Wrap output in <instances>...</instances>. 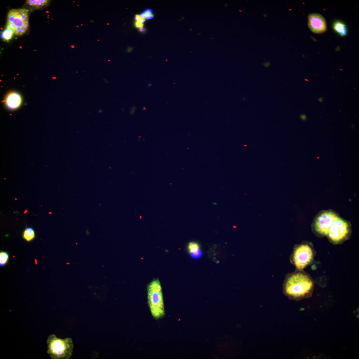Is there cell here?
Wrapping results in <instances>:
<instances>
[{
	"mask_svg": "<svg viewBox=\"0 0 359 359\" xmlns=\"http://www.w3.org/2000/svg\"><path fill=\"white\" fill-rule=\"evenodd\" d=\"M314 284L306 273L299 270L288 275L283 285L284 294L295 301L308 298L312 296Z\"/></svg>",
	"mask_w": 359,
	"mask_h": 359,
	"instance_id": "obj_1",
	"label": "cell"
},
{
	"mask_svg": "<svg viewBox=\"0 0 359 359\" xmlns=\"http://www.w3.org/2000/svg\"><path fill=\"white\" fill-rule=\"evenodd\" d=\"M46 343L47 353L52 359H69L73 355L74 345L70 338L62 339L51 334Z\"/></svg>",
	"mask_w": 359,
	"mask_h": 359,
	"instance_id": "obj_2",
	"label": "cell"
},
{
	"mask_svg": "<svg viewBox=\"0 0 359 359\" xmlns=\"http://www.w3.org/2000/svg\"><path fill=\"white\" fill-rule=\"evenodd\" d=\"M149 306L154 318H162L165 314L163 293L160 282L154 280L150 283L147 288Z\"/></svg>",
	"mask_w": 359,
	"mask_h": 359,
	"instance_id": "obj_3",
	"label": "cell"
},
{
	"mask_svg": "<svg viewBox=\"0 0 359 359\" xmlns=\"http://www.w3.org/2000/svg\"><path fill=\"white\" fill-rule=\"evenodd\" d=\"M28 12L25 9L11 10L7 16L6 28L12 29L16 35H23L29 28Z\"/></svg>",
	"mask_w": 359,
	"mask_h": 359,
	"instance_id": "obj_4",
	"label": "cell"
},
{
	"mask_svg": "<svg viewBox=\"0 0 359 359\" xmlns=\"http://www.w3.org/2000/svg\"><path fill=\"white\" fill-rule=\"evenodd\" d=\"M314 255L311 246L303 243L295 248L291 256V261L298 270H302L313 262Z\"/></svg>",
	"mask_w": 359,
	"mask_h": 359,
	"instance_id": "obj_5",
	"label": "cell"
},
{
	"mask_svg": "<svg viewBox=\"0 0 359 359\" xmlns=\"http://www.w3.org/2000/svg\"><path fill=\"white\" fill-rule=\"evenodd\" d=\"M351 233L350 223L339 217L332 223L326 236L331 243L338 245L347 240Z\"/></svg>",
	"mask_w": 359,
	"mask_h": 359,
	"instance_id": "obj_6",
	"label": "cell"
},
{
	"mask_svg": "<svg viewBox=\"0 0 359 359\" xmlns=\"http://www.w3.org/2000/svg\"><path fill=\"white\" fill-rule=\"evenodd\" d=\"M340 217L333 211H323L317 216L313 223L314 232L320 237L327 235L332 223Z\"/></svg>",
	"mask_w": 359,
	"mask_h": 359,
	"instance_id": "obj_7",
	"label": "cell"
},
{
	"mask_svg": "<svg viewBox=\"0 0 359 359\" xmlns=\"http://www.w3.org/2000/svg\"><path fill=\"white\" fill-rule=\"evenodd\" d=\"M308 26L313 33L320 34L326 30V20L321 15L317 13L310 14L308 16Z\"/></svg>",
	"mask_w": 359,
	"mask_h": 359,
	"instance_id": "obj_8",
	"label": "cell"
},
{
	"mask_svg": "<svg viewBox=\"0 0 359 359\" xmlns=\"http://www.w3.org/2000/svg\"><path fill=\"white\" fill-rule=\"evenodd\" d=\"M22 102L21 95L18 93L15 92L10 93L7 96L6 99V104L7 107L11 110H15L18 108L21 105Z\"/></svg>",
	"mask_w": 359,
	"mask_h": 359,
	"instance_id": "obj_9",
	"label": "cell"
},
{
	"mask_svg": "<svg viewBox=\"0 0 359 359\" xmlns=\"http://www.w3.org/2000/svg\"><path fill=\"white\" fill-rule=\"evenodd\" d=\"M334 31L341 36H345L348 33L347 29L345 24L340 21L334 22L333 24Z\"/></svg>",
	"mask_w": 359,
	"mask_h": 359,
	"instance_id": "obj_10",
	"label": "cell"
},
{
	"mask_svg": "<svg viewBox=\"0 0 359 359\" xmlns=\"http://www.w3.org/2000/svg\"><path fill=\"white\" fill-rule=\"evenodd\" d=\"M35 237V233L33 228H27L24 230L23 234V237L28 242L33 240Z\"/></svg>",
	"mask_w": 359,
	"mask_h": 359,
	"instance_id": "obj_11",
	"label": "cell"
},
{
	"mask_svg": "<svg viewBox=\"0 0 359 359\" xmlns=\"http://www.w3.org/2000/svg\"><path fill=\"white\" fill-rule=\"evenodd\" d=\"M49 1L47 0H28L26 3L29 6L39 8L46 5Z\"/></svg>",
	"mask_w": 359,
	"mask_h": 359,
	"instance_id": "obj_12",
	"label": "cell"
},
{
	"mask_svg": "<svg viewBox=\"0 0 359 359\" xmlns=\"http://www.w3.org/2000/svg\"><path fill=\"white\" fill-rule=\"evenodd\" d=\"M14 34V32L12 29L6 28L2 32L1 38L3 39L4 41H8L11 39Z\"/></svg>",
	"mask_w": 359,
	"mask_h": 359,
	"instance_id": "obj_13",
	"label": "cell"
},
{
	"mask_svg": "<svg viewBox=\"0 0 359 359\" xmlns=\"http://www.w3.org/2000/svg\"><path fill=\"white\" fill-rule=\"evenodd\" d=\"M9 259V255L8 253L5 252H0V266H5L8 262Z\"/></svg>",
	"mask_w": 359,
	"mask_h": 359,
	"instance_id": "obj_14",
	"label": "cell"
},
{
	"mask_svg": "<svg viewBox=\"0 0 359 359\" xmlns=\"http://www.w3.org/2000/svg\"><path fill=\"white\" fill-rule=\"evenodd\" d=\"M189 252L190 253L191 257L193 259H199L202 255V252L200 249H193Z\"/></svg>",
	"mask_w": 359,
	"mask_h": 359,
	"instance_id": "obj_15",
	"label": "cell"
},
{
	"mask_svg": "<svg viewBox=\"0 0 359 359\" xmlns=\"http://www.w3.org/2000/svg\"><path fill=\"white\" fill-rule=\"evenodd\" d=\"M152 12L153 11L151 9H147L146 11L141 13V16L145 19L147 20L152 19L153 18L154 16L152 13Z\"/></svg>",
	"mask_w": 359,
	"mask_h": 359,
	"instance_id": "obj_16",
	"label": "cell"
},
{
	"mask_svg": "<svg viewBox=\"0 0 359 359\" xmlns=\"http://www.w3.org/2000/svg\"><path fill=\"white\" fill-rule=\"evenodd\" d=\"M200 245L198 243L192 242L189 243L188 245V249L189 252L190 251L196 249H199Z\"/></svg>",
	"mask_w": 359,
	"mask_h": 359,
	"instance_id": "obj_17",
	"label": "cell"
},
{
	"mask_svg": "<svg viewBox=\"0 0 359 359\" xmlns=\"http://www.w3.org/2000/svg\"><path fill=\"white\" fill-rule=\"evenodd\" d=\"M135 26L136 28H142L144 26L143 23L138 20H136L135 23Z\"/></svg>",
	"mask_w": 359,
	"mask_h": 359,
	"instance_id": "obj_18",
	"label": "cell"
},
{
	"mask_svg": "<svg viewBox=\"0 0 359 359\" xmlns=\"http://www.w3.org/2000/svg\"><path fill=\"white\" fill-rule=\"evenodd\" d=\"M135 19L136 20H138L141 22L142 23H143L146 21V19L143 18L141 16L139 15H136L135 16Z\"/></svg>",
	"mask_w": 359,
	"mask_h": 359,
	"instance_id": "obj_19",
	"label": "cell"
},
{
	"mask_svg": "<svg viewBox=\"0 0 359 359\" xmlns=\"http://www.w3.org/2000/svg\"><path fill=\"white\" fill-rule=\"evenodd\" d=\"M300 117L301 119L302 120H304V121H305V120H306L307 119V117L305 114H302L301 115Z\"/></svg>",
	"mask_w": 359,
	"mask_h": 359,
	"instance_id": "obj_20",
	"label": "cell"
},
{
	"mask_svg": "<svg viewBox=\"0 0 359 359\" xmlns=\"http://www.w3.org/2000/svg\"><path fill=\"white\" fill-rule=\"evenodd\" d=\"M323 99H324V98H323V97H321V98H319V99H318V100L319 101V102H323Z\"/></svg>",
	"mask_w": 359,
	"mask_h": 359,
	"instance_id": "obj_21",
	"label": "cell"
},
{
	"mask_svg": "<svg viewBox=\"0 0 359 359\" xmlns=\"http://www.w3.org/2000/svg\"><path fill=\"white\" fill-rule=\"evenodd\" d=\"M152 85V84H149V85H148V86L149 87L151 86Z\"/></svg>",
	"mask_w": 359,
	"mask_h": 359,
	"instance_id": "obj_22",
	"label": "cell"
},
{
	"mask_svg": "<svg viewBox=\"0 0 359 359\" xmlns=\"http://www.w3.org/2000/svg\"><path fill=\"white\" fill-rule=\"evenodd\" d=\"M46 13H49V11H46Z\"/></svg>",
	"mask_w": 359,
	"mask_h": 359,
	"instance_id": "obj_23",
	"label": "cell"
},
{
	"mask_svg": "<svg viewBox=\"0 0 359 359\" xmlns=\"http://www.w3.org/2000/svg\"><path fill=\"white\" fill-rule=\"evenodd\" d=\"M305 80L306 81H307V82H308V80H307V79H305Z\"/></svg>",
	"mask_w": 359,
	"mask_h": 359,
	"instance_id": "obj_24",
	"label": "cell"
},
{
	"mask_svg": "<svg viewBox=\"0 0 359 359\" xmlns=\"http://www.w3.org/2000/svg\"><path fill=\"white\" fill-rule=\"evenodd\" d=\"M72 48H74V46H72Z\"/></svg>",
	"mask_w": 359,
	"mask_h": 359,
	"instance_id": "obj_25",
	"label": "cell"
},
{
	"mask_svg": "<svg viewBox=\"0 0 359 359\" xmlns=\"http://www.w3.org/2000/svg\"><path fill=\"white\" fill-rule=\"evenodd\" d=\"M354 88V89L355 90V88Z\"/></svg>",
	"mask_w": 359,
	"mask_h": 359,
	"instance_id": "obj_26",
	"label": "cell"
},
{
	"mask_svg": "<svg viewBox=\"0 0 359 359\" xmlns=\"http://www.w3.org/2000/svg\"><path fill=\"white\" fill-rule=\"evenodd\" d=\"M20 48H22V47H21V46L20 47Z\"/></svg>",
	"mask_w": 359,
	"mask_h": 359,
	"instance_id": "obj_27",
	"label": "cell"
},
{
	"mask_svg": "<svg viewBox=\"0 0 359 359\" xmlns=\"http://www.w3.org/2000/svg\"><path fill=\"white\" fill-rule=\"evenodd\" d=\"M48 18H49V17H48Z\"/></svg>",
	"mask_w": 359,
	"mask_h": 359,
	"instance_id": "obj_28",
	"label": "cell"
}]
</instances>
